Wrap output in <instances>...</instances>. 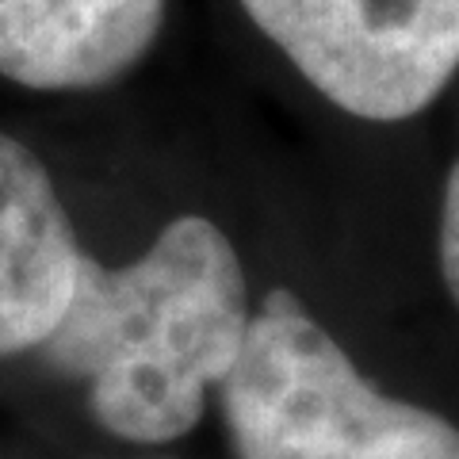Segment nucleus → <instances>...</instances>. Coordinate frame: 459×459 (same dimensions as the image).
Instances as JSON below:
<instances>
[{
	"label": "nucleus",
	"instance_id": "6",
	"mask_svg": "<svg viewBox=\"0 0 459 459\" xmlns=\"http://www.w3.org/2000/svg\"><path fill=\"white\" fill-rule=\"evenodd\" d=\"M437 253H440V280L448 287L452 303L459 310V161L448 169V180H444Z\"/></svg>",
	"mask_w": 459,
	"mask_h": 459
},
{
	"label": "nucleus",
	"instance_id": "1",
	"mask_svg": "<svg viewBox=\"0 0 459 459\" xmlns=\"http://www.w3.org/2000/svg\"><path fill=\"white\" fill-rule=\"evenodd\" d=\"M249 318L234 241L204 214H180L123 268L84 253L69 310L42 352L84 386L108 437L161 448L207 418L211 394L246 349Z\"/></svg>",
	"mask_w": 459,
	"mask_h": 459
},
{
	"label": "nucleus",
	"instance_id": "3",
	"mask_svg": "<svg viewBox=\"0 0 459 459\" xmlns=\"http://www.w3.org/2000/svg\"><path fill=\"white\" fill-rule=\"evenodd\" d=\"M241 8L356 119H410L459 69V0H241Z\"/></svg>",
	"mask_w": 459,
	"mask_h": 459
},
{
	"label": "nucleus",
	"instance_id": "5",
	"mask_svg": "<svg viewBox=\"0 0 459 459\" xmlns=\"http://www.w3.org/2000/svg\"><path fill=\"white\" fill-rule=\"evenodd\" d=\"M165 0H0V77L42 92L100 89L150 54Z\"/></svg>",
	"mask_w": 459,
	"mask_h": 459
},
{
	"label": "nucleus",
	"instance_id": "4",
	"mask_svg": "<svg viewBox=\"0 0 459 459\" xmlns=\"http://www.w3.org/2000/svg\"><path fill=\"white\" fill-rule=\"evenodd\" d=\"M81 261L47 165L0 131V360L47 344L69 310Z\"/></svg>",
	"mask_w": 459,
	"mask_h": 459
},
{
	"label": "nucleus",
	"instance_id": "2",
	"mask_svg": "<svg viewBox=\"0 0 459 459\" xmlns=\"http://www.w3.org/2000/svg\"><path fill=\"white\" fill-rule=\"evenodd\" d=\"M214 398L238 459H459V425L379 391L287 287L249 318Z\"/></svg>",
	"mask_w": 459,
	"mask_h": 459
}]
</instances>
